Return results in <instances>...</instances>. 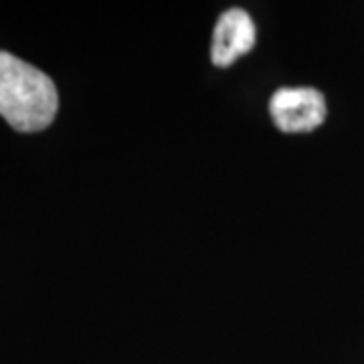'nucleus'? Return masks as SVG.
<instances>
[{
    "label": "nucleus",
    "instance_id": "obj_2",
    "mask_svg": "<svg viewBox=\"0 0 364 364\" xmlns=\"http://www.w3.org/2000/svg\"><path fill=\"white\" fill-rule=\"evenodd\" d=\"M275 126L282 132H310L326 119L324 95L314 87H282L269 102Z\"/></svg>",
    "mask_w": 364,
    "mask_h": 364
},
{
    "label": "nucleus",
    "instance_id": "obj_1",
    "mask_svg": "<svg viewBox=\"0 0 364 364\" xmlns=\"http://www.w3.org/2000/svg\"><path fill=\"white\" fill-rule=\"evenodd\" d=\"M59 95L47 73L0 51V116L14 130L41 132L57 116Z\"/></svg>",
    "mask_w": 364,
    "mask_h": 364
},
{
    "label": "nucleus",
    "instance_id": "obj_3",
    "mask_svg": "<svg viewBox=\"0 0 364 364\" xmlns=\"http://www.w3.org/2000/svg\"><path fill=\"white\" fill-rule=\"evenodd\" d=\"M255 23L243 9H229L219 16L215 33L210 57L217 67L231 65L239 57L247 55L255 45Z\"/></svg>",
    "mask_w": 364,
    "mask_h": 364
}]
</instances>
